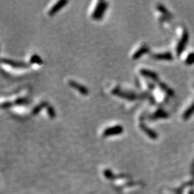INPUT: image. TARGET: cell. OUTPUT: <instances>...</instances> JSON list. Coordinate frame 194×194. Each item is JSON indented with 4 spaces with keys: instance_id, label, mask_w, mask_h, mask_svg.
<instances>
[{
    "instance_id": "cell-9",
    "label": "cell",
    "mask_w": 194,
    "mask_h": 194,
    "mask_svg": "<svg viewBox=\"0 0 194 194\" xmlns=\"http://www.w3.org/2000/svg\"><path fill=\"white\" fill-rule=\"evenodd\" d=\"M140 73H141V74H142V76H145L149 77V78H152V79H157V78H158V76H157V74H155V73L153 72V71H147V70H145V69H142V70H141V71H140Z\"/></svg>"
},
{
    "instance_id": "cell-3",
    "label": "cell",
    "mask_w": 194,
    "mask_h": 194,
    "mask_svg": "<svg viewBox=\"0 0 194 194\" xmlns=\"http://www.w3.org/2000/svg\"><path fill=\"white\" fill-rule=\"evenodd\" d=\"M68 83H69L70 86H71V87L78 90V91H79V93H81V94H83V95H88V88L85 87V86H83V85L80 84V83H77V82L73 81H70L68 82Z\"/></svg>"
},
{
    "instance_id": "cell-11",
    "label": "cell",
    "mask_w": 194,
    "mask_h": 194,
    "mask_svg": "<svg viewBox=\"0 0 194 194\" xmlns=\"http://www.w3.org/2000/svg\"><path fill=\"white\" fill-rule=\"evenodd\" d=\"M193 112H194V102L193 103V104L189 107V108L186 110V112L184 113L183 118L186 119H188V118H189L192 115V114H193Z\"/></svg>"
},
{
    "instance_id": "cell-7",
    "label": "cell",
    "mask_w": 194,
    "mask_h": 194,
    "mask_svg": "<svg viewBox=\"0 0 194 194\" xmlns=\"http://www.w3.org/2000/svg\"><path fill=\"white\" fill-rule=\"evenodd\" d=\"M153 58L157 59V60H172L171 54L167 53H161V54H155V55H153Z\"/></svg>"
},
{
    "instance_id": "cell-13",
    "label": "cell",
    "mask_w": 194,
    "mask_h": 194,
    "mask_svg": "<svg viewBox=\"0 0 194 194\" xmlns=\"http://www.w3.org/2000/svg\"><path fill=\"white\" fill-rule=\"evenodd\" d=\"M194 63V53H193L190 54L188 57V58L186 59V63L188 65H191Z\"/></svg>"
},
{
    "instance_id": "cell-5",
    "label": "cell",
    "mask_w": 194,
    "mask_h": 194,
    "mask_svg": "<svg viewBox=\"0 0 194 194\" xmlns=\"http://www.w3.org/2000/svg\"><path fill=\"white\" fill-rule=\"evenodd\" d=\"M1 62L4 63L5 64L10 65V66H12V67L15 68H22V67H26L27 65L25 63H22V62H18L15 61V60H9V59H1Z\"/></svg>"
},
{
    "instance_id": "cell-1",
    "label": "cell",
    "mask_w": 194,
    "mask_h": 194,
    "mask_svg": "<svg viewBox=\"0 0 194 194\" xmlns=\"http://www.w3.org/2000/svg\"><path fill=\"white\" fill-rule=\"evenodd\" d=\"M107 7V3L105 1H99L97 4V7L94 10L92 15V18L94 20H100L104 14L105 10Z\"/></svg>"
},
{
    "instance_id": "cell-4",
    "label": "cell",
    "mask_w": 194,
    "mask_h": 194,
    "mask_svg": "<svg viewBox=\"0 0 194 194\" xmlns=\"http://www.w3.org/2000/svg\"><path fill=\"white\" fill-rule=\"evenodd\" d=\"M67 3H68V1H64V0H63H63H62V1H58V2L55 3V4L53 5V7L52 8L49 10L48 14H49L50 16H53V15H55V13H57V12H58V11L62 8V7H64L65 4H67Z\"/></svg>"
},
{
    "instance_id": "cell-8",
    "label": "cell",
    "mask_w": 194,
    "mask_h": 194,
    "mask_svg": "<svg viewBox=\"0 0 194 194\" xmlns=\"http://www.w3.org/2000/svg\"><path fill=\"white\" fill-rule=\"evenodd\" d=\"M140 127H141V129H142V130L145 132L146 134H147V135H148L149 137H152V139H156L157 134L154 131H153V130H150V129L147 128V127H146L145 125H142V124H141L140 125Z\"/></svg>"
},
{
    "instance_id": "cell-6",
    "label": "cell",
    "mask_w": 194,
    "mask_h": 194,
    "mask_svg": "<svg viewBox=\"0 0 194 194\" xmlns=\"http://www.w3.org/2000/svg\"><path fill=\"white\" fill-rule=\"evenodd\" d=\"M187 40H188V34L186 32V33L183 34V36L181 42H180L179 44H178V49H177V53H178V54L181 53L183 50L184 49L186 43H187Z\"/></svg>"
},
{
    "instance_id": "cell-10",
    "label": "cell",
    "mask_w": 194,
    "mask_h": 194,
    "mask_svg": "<svg viewBox=\"0 0 194 194\" xmlns=\"http://www.w3.org/2000/svg\"><path fill=\"white\" fill-rule=\"evenodd\" d=\"M147 50H148V49H147V47H142L139 50L137 51L134 54V55H133V59L139 58L141 55L146 53L147 52Z\"/></svg>"
},
{
    "instance_id": "cell-14",
    "label": "cell",
    "mask_w": 194,
    "mask_h": 194,
    "mask_svg": "<svg viewBox=\"0 0 194 194\" xmlns=\"http://www.w3.org/2000/svg\"><path fill=\"white\" fill-rule=\"evenodd\" d=\"M48 115L50 118L55 117V111H54V109L53 107H48Z\"/></svg>"
},
{
    "instance_id": "cell-2",
    "label": "cell",
    "mask_w": 194,
    "mask_h": 194,
    "mask_svg": "<svg viewBox=\"0 0 194 194\" xmlns=\"http://www.w3.org/2000/svg\"><path fill=\"white\" fill-rule=\"evenodd\" d=\"M123 132V128L120 125H116V126H114L112 127H109V128L106 129L104 132V136L108 137L111 135H116V134H119L122 133Z\"/></svg>"
},
{
    "instance_id": "cell-12",
    "label": "cell",
    "mask_w": 194,
    "mask_h": 194,
    "mask_svg": "<svg viewBox=\"0 0 194 194\" xmlns=\"http://www.w3.org/2000/svg\"><path fill=\"white\" fill-rule=\"evenodd\" d=\"M31 62H32V63H38V64H42V63H43V60L40 59V57L36 55H32V58H31Z\"/></svg>"
}]
</instances>
